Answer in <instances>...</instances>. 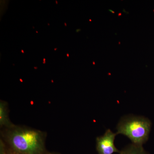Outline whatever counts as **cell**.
<instances>
[{"label": "cell", "mask_w": 154, "mask_h": 154, "mask_svg": "<svg viewBox=\"0 0 154 154\" xmlns=\"http://www.w3.org/2000/svg\"><path fill=\"white\" fill-rule=\"evenodd\" d=\"M3 137L6 144L22 154H48L45 146L46 135L38 130L14 125L6 128Z\"/></svg>", "instance_id": "6da1fadb"}, {"label": "cell", "mask_w": 154, "mask_h": 154, "mask_svg": "<svg viewBox=\"0 0 154 154\" xmlns=\"http://www.w3.org/2000/svg\"><path fill=\"white\" fill-rule=\"evenodd\" d=\"M151 126L150 121L145 117L125 116L117 125L116 133L125 136L133 144L142 146L148 139Z\"/></svg>", "instance_id": "7a4b0ae2"}, {"label": "cell", "mask_w": 154, "mask_h": 154, "mask_svg": "<svg viewBox=\"0 0 154 154\" xmlns=\"http://www.w3.org/2000/svg\"><path fill=\"white\" fill-rule=\"evenodd\" d=\"M116 133H114L110 129H107L105 133L96 139V149L98 154H113L120 151L116 147L114 140Z\"/></svg>", "instance_id": "3957f363"}, {"label": "cell", "mask_w": 154, "mask_h": 154, "mask_svg": "<svg viewBox=\"0 0 154 154\" xmlns=\"http://www.w3.org/2000/svg\"><path fill=\"white\" fill-rule=\"evenodd\" d=\"M14 125L10 120L8 105L5 102H0V126L6 128H11Z\"/></svg>", "instance_id": "277c9868"}, {"label": "cell", "mask_w": 154, "mask_h": 154, "mask_svg": "<svg viewBox=\"0 0 154 154\" xmlns=\"http://www.w3.org/2000/svg\"><path fill=\"white\" fill-rule=\"evenodd\" d=\"M119 154H147L142 146L130 145L127 146L119 152Z\"/></svg>", "instance_id": "5b68a950"}, {"label": "cell", "mask_w": 154, "mask_h": 154, "mask_svg": "<svg viewBox=\"0 0 154 154\" xmlns=\"http://www.w3.org/2000/svg\"><path fill=\"white\" fill-rule=\"evenodd\" d=\"M0 154H22L18 152L8 146L4 141L1 140L0 142Z\"/></svg>", "instance_id": "8992f818"}, {"label": "cell", "mask_w": 154, "mask_h": 154, "mask_svg": "<svg viewBox=\"0 0 154 154\" xmlns=\"http://www.w3.org/2000/svg\"><path fill=\"white\" fill-rule=\"evenodd\" d=\"M48 154H60L57 153H51V152H48Z\"/></svg>", "instance_id": "52a82bcc"}]
</instances>
